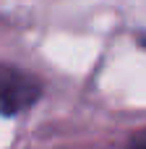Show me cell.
<instances>
[{"mask_svg":"<svg viewBox=\"0 0 146 149\" xmlns=\"http://www.w3.org/2000/svg\"><path fill=\"white\" fill-rule=\"evenodd\" d=\"M42 86L21 71L13 68H0V113L3 115H13L29 105H34L39 100Z\"/></svg>","mask_w":146,"mask_h":149,"instance_id":"6da1fadb","label":"cell"},{"mask_svg":"<svg viewBox=\"0 0 146 149\" xmlns=\"http://www.w3.org/2000/svg\"><path fill=\"white\" fill-rule=\"evenodd\" d=\"M141 149H146V147H141Z\"/></svg>","mask_w":146,"mask_h":149,"instance_id":"7a4b0ae2","label":"cell"}]
</instances>
